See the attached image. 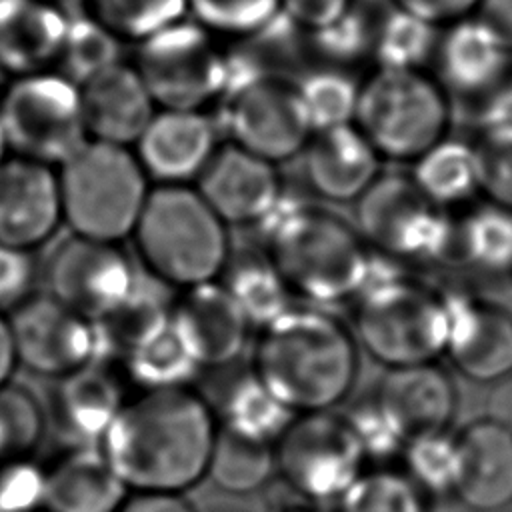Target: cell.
I'll list each match as a JSON object with an SVG mask.
<instances>
[{
	"mask_svg": "<svg viewBox=\"0 0 512 512\" xmlns=\"http://www.w3.org/2000/svg\"><path fill=\"white\" fill-rule=\"evenodd\" d=\"M282 480L316 502H336L364 472V452L344 416L296 414L274 444Z\"/></svg>",
	"mask_w": 512,
	"mask_h": 512,
	"instance_id": "cell-11",
	"label": "cell"
},
{
	"mask_svg": "<svg viewBox=\"0 0 512 512\" xmlns=\"http://www.w3.org/2000/svg\"><path fill=\"white\" fill-rule=\"evenodd\" d=\"M188 14L216 36H254L282 16V0H186Z\"/></svg>",
	"mask_w": 512,
	"mask_h": 512,
	"instance_id": "cell-42",
	"label": "cell"
},
{
	"mask_svg": "<svg viewBox=\"0 0 512 512\" xmlns=\"http://www.w3.org/2000/svg\"><path fill=\"white\" fill-rule=\"evenodd\" d=\"M134 68L160 108L200 110L224 92L226 54L196 20L182 18L138 42Z\"/></svg>",
	"mask_w": 512,
	"mask_h": 512,
	"instance_id": "cell-10",
	"label": "cell"
},
{
	"mask_svg": "<svg viewBox=\"0 0 512 512\" xmlns=\"http://www.w3.org/2000/svg\"><path fill=\"white\" fill-rule=\"evenodd\" d=\"M344 418L350 424L366 460L374 458L378 462H386L402 454L406 440L374 398L356 404Z\"/></svg>",
	"mask_w": 512,
	"mask_h": 512,
	"instance_id": "cell-45",
	"label": "cell"
},
{
	"mask_svg": "<svg viewBox=\"0 0 512 512\" xmlns=\"http://www.w3.org/2000/svg\"><path fill=\"white\" fill-rule=\"evenodd\" d=\"M450 330L446 356L480 384L512 374V314L466 292H446Z\"/></svg>",
	"mask_w": 512,
	"mask_h": 512,
	"instance_id": "cell-17",
	"label": "cell"
},
{
	"mask_svg": "<svg viewBox=\"0 0 512 512\" xmlns=\"http://www.w3.org/2000/svg\"><path fill=\"white\" fill-rule=\"evenodd\" d=\"M196 190L224 224H256L284 192L276 164L232 142L214 152Z\"/></svg>",
	"mask_w": 512,
	"mask_h": 512,
	"instance_id": "cell-19",
	"label": "cell"
},
{
	"mask_svg": "<svg viewBox=\"0 0 512 512\" xmlns=\"http://www.w3.org/2000/svg\"><path fill=\"white\" fill-rule=\"evenodd\" d=\"M138 272L118 242L72 236L60 242L46 264V286L54 300L98 322L134 290Z\"/></svg>",
	"mask_w": 512,
	"mask_h": 512,
	"instance_id": "cell-13",
	"label": "cell"
},
{
	"mask_svg": "<svg viewBox=\"0 0 512 512\" xmlns=\"http://www.w3.org/2000/svg\"><path fill=\"white\" fill-rule=\"evenodd\" d=\"M392 4L436 28H446L474 16L480 0H392Z\"/></svg>",
	"mask_w": 512,
	"mask_h": 512,
	"instance_id": "cell-48",
	"label": "cell"
},
{
	"mask_svg": "<svg viewBox=\"0 0 512 512\" xmlns=\"http://www.w3.org/2000/svg\"><path fill=\"white\" fill-rule=\"evenodd\" d=\"M410 178L430 202L462 204L480 192L476 146L446 136L412 162Z\"/></svg>",
	"mask_w": 512,
	"mask_h": 512,
	"instance_id": "cell-29",
	"label": "cell"
},
{
	"mask_svg": "<svg viewBox=\"0 0 512 512\" xmlns=\"http://www.w3.org/2000/svg\"><path fill=\"white\" fill-rule=\"evenodd\" d=\"M374 400L408 442L414 436L448 430L456 412V388L434 362L388 368Z\"/></svg>",
	"mask_w": 512,
	"mask_h": 512,
	"instance_id": "cell-20",
	"label": "cell"
},
{
	"mask_svg": "<svg viewBox=\"0 0 512 512\" xmlns=\"http://www.w3.org/2000/svg\"><path fill=\"white\" fill-rule=\"evenodd\" d=\"M124 402L120 376L96 360L58 380L54 420L72 446H98Z\"/></svg>",
	"mask_w": 512,
	"mask_h": 512,
	"instance_id": "cell-26",
	"label": "cell"
},
{
	"mask_svg": "<svg viewBox=\"0 0 512 512\" xmlns=\"http://www.w3.org/2000/svg\"><path fill=\"white\" fill-rule=\"evenodd\" d=\"M32 0H0V26L18 16Z\"/></svg>",
	"mask_w": 512,
	"mask_h": 512,
	"instance_id": "cell-55",
	"label": "cell"
},
{
	"mask_svg": "<svg viewBox=\"0 0 512 512\" xmlns=\"http://www.w3.org/2000/svg\"><path fill=\"white\" fill-rule=\"evenodd\" d=\"M302 156L306 182L332 202L360 200L380 176L382 156L354 124L314 132Z\"/></svg>",
	"mask_w": 512,
	"mask_h": 512,
	"instance_id": "cell-22",
	"label": "cell"
},
{
	"mask_svg": "<svg viewBox=\"0 0 512 512\" xmlns=\"http://www.w3.org/2000/svg\"><path fill=\"white\" fill-rule=\"evenodd\" d=\"M18 368L12 330L6 314H0V388L12 382V376Z\"/></svg>",
	"mask_w": 512,
	"mask_h": 512,
	"instance_id": "cell-54",
	"label": "cell"
},
{
	"mask_svg": "<svg viewBox=\"0 0 512 512\" xmlns=\"http://www.w3.org/2000/svg\"><path fill=\"white\" fill-rule=\"evenodd\" d=\"M80 94L90 140L132 148L156 114V102L138 70L122 62L86 80Z\"/></svg>",
	"mask_w": 512,
	"mask_h": 512,
	"instance_id": "cell-23",
	"label": "cell"
},
{
	"mask_svg": "<svg viewBox=\"0 0 512 512\" xmlns=\"http://www.w3.org/2000/svg\"><path fill=\"white\" fill-rule=\"evenodd\" d=\"M282 16L294 26L312 32L318 30L342 14H346L354 0H282Z\"/></svg>",
	"mask_w": 512,
	"mask_h": 512,
	"instance_id": "cell-49",
	"label": "cell"
},
{
	"mask_svg": "<svg viewBox=\"0 0 512 512\" xmlns=\"http://www.w3.org/2000/svg\"><path fill=\"white\" fill-rule=\"evenodd\" d=\"M128 378L142 390L184 388L202 370L172 326V318L158 332L134 346L124 358Z\"/></svg>",
	"mask_w": 512,
	"mask_h": 512,
	"instance_id": "cell-34",
	"label": "cell"
},
{
	"mask_svg": "<svg viewBox=\"0 0 512 512\" xmlns=\"http://www.w3.org/2000/svg\"><path fill=\"white\" fill-rule=\"evenodd\" d=\"M404 472L426 496H454L458 482V444L448 430L414 436L402 450Z\"/></svg>",
	"mask_w": 512,
	"mask_h": 512,
	"instance_id": "cell-40",
	"label": "cell"
},
{
	"mask_svg": "<svg viewBox=\"0 0 512 512\" xmlns=\"http://www.w3.org/2000/svg\"><path fill=\"white\" fill-rule=\"evenodd\" d=\"M222 128L232 144L272 162L302 154L312 132L298 84L264 72L222 100Z\"/></svg>",
	"mask_w": 512,
	"mask_h": 512,
	"instance_id": "cell-12",
	"label": "cell"
},
{
	"mask_svg": "<svg viewBox=\"0 0 512 512\" xmlns=\"http://www.w3.org/2000/svg\"><path fill=\"white\" fill-rule=\"evenodd\" d=\"M336 512H428V496L404 470L374 468L336 500Z\"/></svg>",
	"mask_w": 512,
	"mask_h": 512,
	"instance_id": "cell-35",
	"label": "cell"
},
{
	"mask_svg": "<svg viewBox=\"0 0 512 512\" xmlns=\"http://www.w3.org/2000/svg\"><path fill=\"white\" fill-rule=\"evenodd\" d=\"M294 416L254 372L238 378L222 402V428L266 444H276Z\"/></svg>",
	"mask_w": 512,
	"mask_h": 512,
	"instance_id": "cell-33",
	"label": "cell"
},
{
	"mask_svg": "<svg viewBox=\"0 0 512 512\" xmlns=\"http://www.w3.org/2000/svg\"><path fill=\"white\" fill-rule=\"evenodd\" d=\"M478 118L482 132L512 136V74L482 98Z\"/></svg>",
	"mask_w": 512,
	"mask_h": 512,
	"instance_id": "cell-50",
	"label": "cell"
},
{
	"mask_svg": "<svg viewBox=\"0 0 512 512\" xmlns=\"http://www.w3.org/2000/svg\"><path fill=\"white\" fill-rule=\"evenodd\" d=\"M356 332L366 352L388 368L434 362L446 352L450 314L446 292L408 274L356 298Z\"/></svg>",
	"mask_w": 512,
	"mask_h": 512,
	"instance_id": "cell-7",
	"label": "cell"
},
{
	"mask_svg": "<svg viewBox=\"0 0 512 512\" xmlns=\"http://www.w3.org/2000/svg\"><path fill=\"white\" fill-rule=\"evenodd\" d=\"M132 238L148 274L170 288L214 282L230 260L226 224L188 184L154 186Z\"/></svg>",
	"mask_w": 512,
	"mask_h": 512,
	"instance_id": "cell-4",
	"label": "cell"
},
{
	"mask_svg": "<svg viewBox=\"0 0 512 512\" xmlns=\"http://www.w3.org/2000/svg\"><path fill=\"white\" fill-rule=\"evenodd\" d=\"M438 28L394 8L374 30L372 54L382 68L424 70L438 46Z\"/></svg>",
	"mask_w": 512,
	"mask_h": 512,
	"instance_id": "cell-37",
	"label": "cell"
},
{
	"mask_svg": "<svg viewBox=\"0 0 512 512\" xmlns=\"http://www.w3.org/2000/svg\"><path fill=\"white\" fill-rule=\"evenodd\" d=\"M276 472L274 444L256 442L218 428L208 474L216 488L228 494H250L266 488Z\"/></svg>",
	"mask_w": 512,
	"mask_h": 512,
	"instance_id": "cell-32",
	"label": "cell"
},
{
	"mask_svg": "<svg viewBox=\"0 0 512 512\" xmlns=\"http://www.w3.org/2000/svg\"><path fill=\"white\" fill-rule=\"evenodd\" d=\"M358 232L366 246L400 264L454 258L456 222L430 202L410 176H378L358 200Z\"/></svg>",
	"mask_w": 512,
	"mask_h": 512,
	"instance_id": "cell-8",
	"label": "cell"
},
{
	"mask_svg": "<svg viewBox=\"0 0 512 512\" xmlns=\"http://www.w3.org/2000/svg\"><path fill=\"white\" fill-rule=\"evenodd\" d=\"M172 326L200 368L234 362L248 340L250 322L222 282L186 288L174 300Z\"/></svg>",
	"mask_w": 512,
	"mask_h": 512,
	"instance_id": "cell-18",
	"label": "cell"
},
{
	"mask_svg": "<svg viewBox=\"0 0 512 512\" xmlns=\"http://www.w3.org/2000/svg\"><path fill=\"white\" fill-rule=\"evenodd\" d=\"M458 482L454 496L474 512L512 504V430L478 418L456 434Z\"/></svg>",
	"mask_w": 512,
	"mask_h": 512,
	"instance_id": "cell-21",
	"label": "cell"
},
{
	"mask_svg": "<svg viewBox=\"0 0 512 512\" xmlns=\"http://www.w3.org/2000/svg\"><path fill=\"white\" fill-rule=\"evenodd\" d=\"M218 428L208 402L188 386L142 390L98 446L130 492L182 494L206 478Z\"/></svg>",
	"mask_w": 512,
	"mask_h": 512,
	"instance_id": "cell-1",
	"label": "cell"
},
{
	"mask_svg": "<svg viewBox=\"0 0 512 512\" xmlns=\"http://www.w3.org/2000/svg\"><path fill=\"white\" fill-rule=\"evenodd\" d=\"M210 512H232V510H210Z\"/></svg>",
	"mask_w": 512,
	"mask_h": 512,
	"instance_id": "cell-57",
	"label": "cell"
},
{
	"mask_svg": "<svg viewBox=\"0 0 512 512\" xmlns=\"http://www.w3.org/2000/svg\"><path fill=\"white\" fill-rule=\"evenodd\" d=\"M36 264L32 252L0 244V314H10L34 294Z\"/></svg>",
	"mask_w": 512,
	"mask_h": 512,
	"instance_id": "cell-47",
	"label": "cell"
},
{
	"mask_svg": "<svg viewBox=\"0 0 512 512\" xmlns=\"http://www.w3.org/2000/svg\"><path fill=\"white\" fill-rule=\"evenodd\" d=\"M454 260L484 274L512 272V210L486 202L462 216L454 232Z\"/></svg>",
	"mask_w": 512,
	"mask_h": 512,
	"instance_id": "cell-30",
	"label": "cell"
},
{
	"mask_svg": "<svg viewBox=\"0 0 512 512\" xmlns=\"http://www.w3.org/2000/svg\"><path fill=\"white\" fill-rule=\"evenodd\" d=\"M8 154L62 166L90 138L80 86L64 74L36 72L14 82L0 104Z\"/></svg>",
	"mask_w": 512,
	"mask_h": 512,
	"instance_id": "cell-9",
	"label": "cell"
},
{
	"mask_svg": "<svg viewBox=\"0 0 512 512\" xmlns=\"http://www.w3.org/2000/svg\"><path fill=\"white\" fill-rule=\"evenodd\" d=\"M128 494L100 446H70L44 468L42 512H118Z\"/></svg>",
	"mask_w": 512,
	"mask_h": 512,
	"instance_id": "cell-25",
	"label": "cell"
},
{
	"mask_svg": "<svg viewBox=\"0 0 512 512\" xmlns=\"http://www.w3.org/2000/svg\"><path fill=\"white\" fill-rule=\"evenodd\" d=\"M486 398V418L512 430V374L490 384Z\"/></svg>",
	"mask_w": 512,
	"mask_h": 512,
	"instance_id": "cell-53",
	"label": "cell"
},
{
	"mask_svg": "<svg viewBox=\"0 0 512 512\" xmlns=\"http://www.w3.org/2000/svg\"><path fill=\"white\" fill-rule=\"evenodd\" d=\"M218 124L202 110L160 108L132 150L146 176L158 184L198 180L212 160Z\"/></svg>",
	"mask_w": 512,
	"mask_h": 512,
	"instance_id": "cell-16",
	"label": "cell"
},
{
	"mask_svg": "<svg viewBox=\"0 0 512 512\" xmlns=\"http://www.w3.org/2000/svg\"><path fill=\"white\" fill-rule=\"evenodd\" d=\"M224 274L226 280L222 284L250 326L264 328L292 308V290L266 254L228 260Z\"/></svg>",
	"mask_w": 512,
	"mask_h": 512,
	"instance_id": "cell-31",
	"label": "cell"
},
{
	"mask_svg": "<svg viewBox=\"0 0 512 512\" xmlns=\"http://www.w3.org/2000/svg\"><path fill=\"white\" fill-rule=\"evenodd\" d=\"M120 40L92 16L68 18V30L60 52L62 74L82 86L92 76L118 64Z\"/></svg>",
	"mask_w": 512,
	"mask_h": 512,
	"instance_id": "cell-41",
	"label": "cell"
},
{
	"mask_svg": "<svg viewBox=\"0 0 512 512\" xmlns=\"http://www.w3.org/2000/svg\"><path fill=\"white\" fill-rule=\"evenodd\" d=\"M354 126L382 158L414 162L446 138L448 94L424 70L378 66L360 82Z\"/></svg>",
	"mask_w": 512,
	"mask_h": 512,
	"instance_id": "cell-6",
	"label": "cell"
},
{
	"mask_svg": "<svg viewBox=\"0 0 512 512\" xmlns=\"http://www.w3.org/2000/svg\"><path fill=\"white\" fill-rule=\"evenodd\" d=\"M256 226L292 294L314 304L360 294L370 248L340 216L282 192Z\"/></svg>",
	"mask_w": 512,
	"mask_h": 512,
	"instance_id": "cell-3",
	"label": "cell"
},
{
	"mask_svg": "<svg viewBox=\"0 0 512 512\" xmlns=\"http://www.w3.org/2000/svg\"><path fill=\"white\" fill-rule=\"evenodd\" d=\"M376 24L354 4L334 22L308 32L312 48L330 64H352L372 52Z\"/></svg>",
	"mask_w": 512,
	"mask_h": 512,
	"instance_id": "cell-43",
	"label": "cell"
},
{
	"mask_svg": "<svg viewBox=\"0 0 512 512\" xmlns=\"http://www.w3.org/2000/svg\"><path fill=\"white\" fill-rule=\"evenodd\" d=\"M68 16L54 6L30 2L18 16L0 26V68L36 74L60 58Z\"/></svg>",
	"mask_w": 512,
	"mask_h": 512,
	"instance_id": "cell-28",
	"label": "cell"
},
{
	"mask_svg": "<svg viewBox=\"0 0 512 512\" xmlns=\"http://www.w3.org/2000/svg\"><path fill=\"white\" fill-rule=\"evenodd\" d=\"M252 372L294 414L324 412L354 386L356 340L332 314L292 306L262 328Z\"/></svg>",
	"mask_w": 512,
	"mask_h": 512,
	"instance_id": "cell-2",
	"label": "cell"
},
{
	"mask_svg": "<svg viewBox=\"0 0 512 512\" xmlns=\"http://www.w3.org/2000/svg\"><path fill=\"white\" fill-rule=\"evenodd\" d=\"M62 222L58 170L8 154L0 160V244L32 252L48 244Z\"/></svg>",
	"mask_w": 512,
	"mask_h": 512,
	"instance_id": "cell-15",
	"label": "cell"
},
{
	"mask_svg": "<svg viewBox=\"0 0 512 512\" xmlns=\"http://www.w3.org/2000/svg\"><path fill=\"white\" fill-rule=\"evenodd\" d=\"M0 80H2V68H0Z\"/></svg>",
	"mask_w": 512,
	"mask_h": 512,
	"instance_id": "cell-58",
	"label": "cell"
},
{
	"mask_svg": "<svg viewBox=\"0 0 512 512\" xmlns=\"http://www.w3.org/2000/svg\"><path fill=\"white\" fill-rule=\"evenodd\" d=\"M46 426V408L28 386L12 380L0 388V464L32 458Z\"/></svg>",
	"mask_w": 512,
	"mask_h": 512,
	"instance_id": "cell-36",
	"label": "cell"
},
{
	"mask_svg": "<svg viewBox=\"0 0 512 512\" xmlns=\"http://www.w3.org/2000/svg\"><path fill=\"white\" fill-rule=\"evenodd\" d=\"M8 156V148H6V140H4V132H2V126H0V160Z\"/></svg>",
	"mask_w": 512,
	"mask_h": 512,
	"instance_id": "cell-56",
	"label": "cell"
},
{
	"mask_svg": "<svg viewBox=\"0 0 512 512\" xmlns=\"http://www.w3.org/2000/svg\"><path fill=\"white\" fill-rule=\"evenodd\" d=\"M86 14L120 42H142L188 16L186 0H86Z\"/></svg>",
	"mask_w": 512,
	"mask_h": 512,
	"instance_id": "cell-38",
	"label": "cell"
},
{
	"mask_svg": "<svg viewBox=\"0 0 512 512\" xmlns=\"http://www.w3.org/2000/svg\"><path fill=\"white\" fill-rule=\"evenodd\" d=\"M36 512H42V510H36Z\"/></svg>",
	"mask_w": 512,
	"mask_h": 512,
	"instance_id": "cell-59",
	"label": "cell"
},
{
	"mask_svg": "<svg viewBox=\"0 0 512 512\" xmlns=\"http://www.w3.org/2000/svg\"><path fill=\"white\" fill-rule=\"evenodd\" d=\"M320 502L308 498L286 480L270 482L266 486V496L262 504V512H320Z\"/></svg>",
	"mask_w": 512,
	"mask_h": 512,
	"instance_id": "cell-51",
	"label": "cell"
},
{
	"mask_svg": "<svg viewBox=\"0 0 512 512\" xmlns=\"http://www.w3.org/2000/svg\"><path fill=\"white\" fill-rule=\"evenodd\" d=\"M474 16L512 54V0H480Z\"/></svg>",
	"mask_w": 512,
	"mask_h": 512,
	"instance_id": "cell-52",
	"label": "cell"
},
{
	"mask_svg": "<svg viewBox=\"0 0 512 512\" xmlns=\"http://www.w3.org/2000/svg\"><path fill=\"white\" fill-rule=\"evenodd\" d=\"M434 60L436 80L458 96L484 98L512 74V54L476 16L444 28Z\"/></svg>",
	"mask_w": 512,
	"mask_h": 512,
	"instance_id": "cell-24",
	"label": "cell"
},
{
	"mask_svg": "<svg viewBox=\"0 0 512 512\" xmlns=\"http://www.w3.org/2000/svg\"><path fill=\"white\" fill-rule=\"evenodd\" d=\"M168 288L152 274L138 276L130 296L112 314L94 322L98 362L124 358L134 346L170 322L174 300L168 296Z\"/></svg>",
	"mask_w": 512,
	"mask_h": 512,
	"instance_id": "cell-27",
	"label": "cell"
},
{
	"mask_svg": "<svg viewBox=\"0 0 512 512\" xmlns=\"http://www.w3.org/2000/svg\"><path fill=\"white\" fill-rule=\"evenodd\" d=\"M56 170L72 236L118 244L132 236L152 190L132 148L88 140Z\"/></svg>",
	"mask_w": 512,
	"mask_h": 512,
	"instance_id": "cell-5",
	"label": "cell"
},
{
	"mask_svg": "<svg viewBox=\"0 0 512 512\" xmlns=\"http://www.w3.org/2000/svg\"><path fill=\"white\" fill-rule=\"evenodd\" d=\"M44 466L32 458L0 464V512L42 510Z\"/></svg>",
	"mask_w": 512,
	"mask_h": 512,
	"instance_id": "cell-46",
	"label": "cell"
},
{
	"mask_svg": "<svg viewBox=\"0 0 512 512\" xmlns=\"http://www.w3.org/2000/svg\"><path fill=\"white\" fill-rule=\"evenodd\" d=\"M18 368L60 380L98 358L96 326L50 294H32L8 314Z\"/></svg>",
	"mask_w": 512,
	"mask_h": 512,
	"instance_id": "cell-14",
	"label": "cell"
},
{
	"mask_svg": "<svg viewBox=\"0 0 512 512\" xmlns=\"http://www.w3.org/2000/svg\"><path fill=\"white\" fill-rule=\"evenodd\" d=\"M358 92L360 84L336 66L314 70L298 82V94L312 132L354 124Z\"/></svg>",
	"mask_w": 512,
	"mask_h": 512,
	"instance_id": "cell-39",
	"label": "cell"
},
{
	"mask_svg": "<svg viewBox=\"0 0 512 512\" xmlns=\"http://www.w3.org/2000/svg\"><path fill=\"white\" fill-rule=\"evenodd\" d=\"M474 146L480 192L490 204L512 210V136L482 132Z\"/></svg>",
	"mask_w": 512,
	"mask_h": 512,
	"instance_id": "cell-44",
	"label": "cell"
}]
</instances>
